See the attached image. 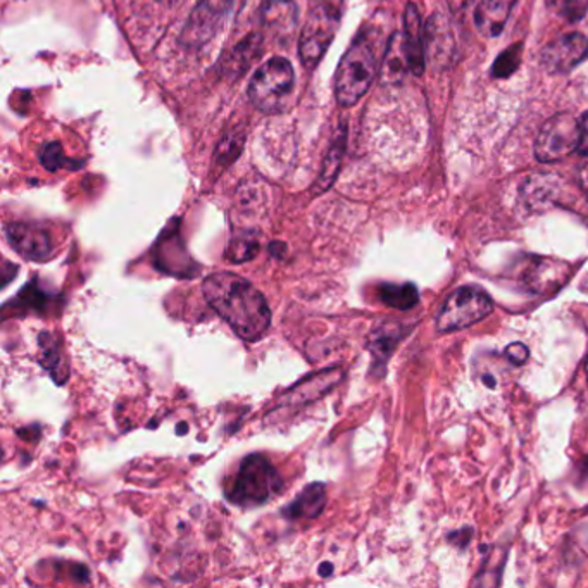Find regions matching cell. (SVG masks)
I'll list each match as a JSON object with an SVG mask.
<instances>
[{
  "label": "cell",
  "instance_id": "obj_30",
  "mask_svg": "<svg viewBox=\"0 0 588 588\" xmlns=\"http://www.w3.org/2000/svg\"><path fill=\"white\" fill-rule=\"evenodd\" d=\"M17 266L9 264L4 262V279H2V285H9V280L16 277Z\"/></svg>",
  "mask_w": 588,
  "mask_h": 588
},
{
  "label": "cell",
  "instance_id": "obj_22",
  "mask_svg": "<svg viewBox=\"0 0 588 588\" xmlns=\"http://www.w3.org/2000/svg\"><path fill=\"white\" fill-rule=\"evenodd\" d=\"M258 252V240L250 237V235H244V237L233 238L232 244L228 246V250H226V256H228V261L240 264V262H246L249 261V259H252Z\"/></svg>",
  "mask_w": 588,
  "mask_h": 588
},
{
  "label": "cell",
  "instance_id": "obj_23",
  "mask_svg": "<svg viewBox=\"0 0 588 588\" xmlns=\"http://www.w3.org/2000/svg\"><path fill=\"white\" fill-rule=\"evenodd\" d=\"M519 64V47L515 46L507 52L501 54V58L495 61L494 74L495 77H507L518 68Z\"/></svg>",
  "mask_w": 588,
  "mask_h": 588
},
{
  "label": "cell",
  "instance_id": "obj_7",
  "mask_svg": "<svg viewBox=\"0 0 588 588\" xmlns=\"http://www.w3.org/2000/svg\"><path fill=\"white\" fill-rule=\"evenodd\" d=\"M339 20V11L330 5H319L310 11L298 44V56L307 70H315L316 64L324 58L336 37Z\"/></svg>",
  "mask_w": 588,
  "mask_h": 588
},
{
  "label": "cell",
  "instance_id": "obj_19",
  "mask_svg": "<svg viewBox=\"0 0 588 588\" xmlns=\"http://www.w3.org/2000/svg\"><path fill=\"white\" fill-rule=\"evenodd\" d=\"M401 339L402 333L399 331V327L381 328V330L376 331L375 336H373L369 348H372L376 360H381L385 363Z\"/></svg>",
  "mask_w": 588,
  "mask_h": 588
},
{
  "label": "cell",
  "instance_id": "obj_1",
  "mask_svg": "<svg viewBox=\"0 0 588 588\" xmlns=\"http://www.w3.org/2000/svg\"><path fill=\"white\" fill-rule=\"evenodd\" d=\"M205 301L233 331L246 342H256L271 324V309L264 295L238 274L213 273L205 279Z\"/></svg>",
  "mask_w": 588,
  "mask_h": 588
},
{
  "label": "cell",
  "instance_id": "obj_11",
  "mask_svg": "<svg viewBox=\"0 0 588 588\" xmlns=\"http://www.w3.org/2000/svg\"><path fill=\"white\" fill-rule=\"evenodd\" d=\"M425 52L437 70H446L456 54V40L449 23L442 14H434L425 26Z\"/></svg>",
  "mask_w": 588,
  "mask_h": 588
},
{
  "label": "cell",
  "instance_id": "obj_17",
  "mask_svg": "<svg viewBox=\"0 0 588 588\" xmlns=\"http://www.w3.org/2000/svg\"><path fill=\"white\" fill-rule=\"evenodd\" d=\"M38 343H40L42 349V366L49 372L54 381H58L59 385L64 384L70 376V369H68V364H66L64 356L59 349L58 340L50 333H42L38 337Z\"/></svg>",
  "mask_w": 588,
  "mask_h": 588
},
{
  "label": "cell",
  "instance_id": "obj_13",
  "mask_svg": "<svg viewBox=\"0 0 588 588\" xmlns=\"http://www.w3.org/2000/svg\"><path fill=\"white\" fill-rule=\"evenodd\" d=\"M404 37L405 52H408L411 73L423 74L425 70V30H421V17L418 13L416 5L408 4L404 14Z\"/></svg>",
  "mask_w": 588,
  "mask_h": 588
},
{
  "label": "cell",
  "instance_id": "obj_26",
  "mask_svg": "<svg viewBox=\"0 0 588 588\" xmlns=\"http://www.w3.org/2000/svg\"><path fill=\"white\" fill-rule=\"evenodd\" d=\"M528 354H530V352H528L525 343L515 342L506 349L507 360L511 361V363L516 364V366L527 363Z\"/></svg>",
  "mask_w": 588,
  "mask_h": 588
},
{
  "label": "cell",
  "instance_id": "obj_32",
  "mask_svg": "<svg viewBox=\"0 0 588 588\" xmlns=\"http://www.w3.org/2000/svg\"><path fill=\"white\" fill-rule=\"evenodd\" d=\"M187 426H181V428L178 426V434H187Z\"/></svg>",
  "mask_w": 588,
  "mask_h": 588
},
{
  "label": "cell",
  "instance_id": "obj_18",
  "mask_svg": "<svg viewBox=\"0 0 588 588\" xmlns=\"http://www.w3.org/2000/svg\"><path fill=\"white\" fill-rule=\"evenodd\" d=\"M378 295H380V301L385 306L399 310L413 309L420 303V292L413 283H402V285L384 283Z\"/></svg>",
  "mask_w": 588,
  "mask_h": 588
},
{
  "label": "cell",
  "instance_id": "obj_3",
  "mask_svg": "<svg viewBox=\"0 0 588 588\" xmlns=\"http://www.w3.org/2000/svg\"><path fill=\"white\" fill-rule=\"evenodd\" d=\"M283 491L279 470L262 454H250L238 468L228 498L240 507H258L270 503Z\"/></svg>",
  "mask_w": 588,
  "mask_h": 588
},
{
  "label": "cell",
  "instance_id": "obj_6",
  "mask_svg": "<svg viewBox=\"0 0 588 588\" xmlns=\"http://www.w3.org/2000/svg\"><path fill=\"white\" fill-rule=\"evenodd\" d=\"M580 119L569 113L552 116L543 124L536 142V157L540 163H557L580 148Z\"/></svg>",
  "mask_w": 588,
  "mask_h": 588
},
{
  "label": "cell",
  "instance_id": "obj_14",
  "mask_svg": "<svg viewBox=\"0 0 588 588\" xmlns=\"http://www.w3.org/2000/svg\"><path fill=\"white\" fill-rule=\"evenodd\" d=\"M298 11L294 0H266L261 8L262 26L277 37H289L297 25Z\"/></svg>",
  "mask_w": 588,
  "mask_h": 588
},
{
  "label": "cell",
  "instance_id": "obj_27",
  "mask_svg": "<svg viewBox=\"0 0 588 588\" xmlns=\"http://www.w3.org/2000/svg\"><path fill=\"white\" fill-rule=\"evenodd\" d=\"M580 148H578V152L588 155V113L580 119Z\"/></svg>",
  "mask_w": 588,
  "mask_h": 588
},
{
  "label": "cell",
  "instance_id": "obj_4",
  "mask_svg": "<svg viewBox=\"0 0 588 588\" xmlns=\"http://www.w3.org/2000/svg\"><path fill=\"white\" fill-rule=\"evenodd\" d=\"M295 73L291 62L283 58H273L266 61L249 83V98L256 109L274 115L282 113L292 92H294Z\"/></svg>",
  "mask_w": 588,
  "mask_h": 588
},
{
  "label": "cell",
  "instance_id": "obj_10",
  "mask_svg": "<svg viewBox=\"0 0 588 588\" xmlns=\"http://www.w3.org/2000/svg\"><path fill=\"white\" fill-rule=\"evenodd\" d=\"M5 238L9 246L30 261H46L54 250L49 233L33 223H9Z\"/></svg>",
  "mask_w": 588,
  "mask_h": 588
},
{
  "label": "cell",
  "instance_id": "obj_24",
  "mask_svg": "<svg viewBox=\"0 0 588 588\" xmlns=\"http://www.w3.org/2000/svg\"><path fill=\"white\" fill-rule=\"evenodd\" d=\"M554 4L569 21L581 20L588 9V0H554Z\"/></svg>",
  "mask_w": 588,
  "mask_h": 588
},
{
  "label": "cell",
  "instance_id": "obj_34",
  "mask_svg": "<svg viewBox=\"0 0 588 588\" xmlns=\"http://www.w3.org/2000/svg\"><path fill=\"white\" fill-rule=\"evenodd\" d=\"M587 376H588V360H587Z\"/></svg>",
  "mask_w": 588,
  "mask_h": 588
},
{
  "label": "cell",
  "instance_id": "obj_2",
  "mask_svg": "<svg viewBox=\"0 0 588 588\" xmlns=\"http://www.w3.org/2000/svg\"><path fill=\"white\" fill-rule=\"evenodd\" d=\"M378 71V56L373 38L368 33H361L352 42L348 52L337 68L336 97L342 107H352L360 103L363 95L369 91Z\"/></svg>",
  "mask_w": 588,
  "mask_h": 588
},
{
  "label": "cell",
  "instance_id": "obj_25",
  "mask_svg": "<svg viewBox=\"0 0 588 588\" xmlns=\"http://www.w3.org/2000/svg\"><path fill=\"white\" fill-rule=\"evenodd\" d=\"M40 161L49 172L61 168L62 164H64V155H62L61 145H59V143H49V145L44 149V152H42Z\"/></svg>",
  "mask_w": 588,
  "mask_h": 588
},
{
  "label": "cell",
  "instance_id": "obj_20",
  "mask_svg": "<svg viewBox=\"0 0 588 588\" xmlns=\"http://www.w3.org/2000/svg\"><path fill=\"white\" fill-rule=\"evenodd\" d=\"M343 145H345V139H343L342 136L340 139L336 140L333 148L328 152V160L327 163H325L324 172H321V176L318 178V184H316L318 192H325V190L333 184V180H336L337 173H339L340 169V161H342Z\"/></svg>",
  "mask_w": 588,
  "mask_h": 588
},
{
  "label": "cell",
  "instance_id": "obj_29",
  "mask_svg": "<svg viewBox=\"0 0 588 588\" xmlns=\"http://www.w3.org/2000/svg\"><path fill=\"white\" fill-rule=\"evenodd\" d=\"M578 181H580L581 190L588 196V161L581 164L580 173H578Z\"/></svg>",
  "mask_w": 588,
  "mask_h": 588
},
{
  "label": "cell",
  "instance_id": "obj_12",
  "mask_svg": "<svg viewBox=\"0 0 588 588\" xmlns=\"http://www.w3.org/2000/svg\"><path fill=\"white\" fill-rule=\"evenodd\" d=\"M518 0H477L474 25L485 37L501 35Z\"/></svg>",
  "mask_w": 588,
  "mask_h": 588
},
{
  "label": "cell",
  "instance_id": "obj_9",
  "mask_svg": "<svg viewBox=\"0 0 588 588\" xmlns=\"http://www.w3.org/2000/svg\"><path fill=\"white\" fill-rule=\"evenodd\" d=\"M588 58V40L581 33H568L549 44L540 54V64L549 73H568Z\"/></svg>",
  "mask_w": 588,
  "mask_h": 588
},
{
  "label": "cell",
  "instance_id": "obj_5",
  "mask_svg": "<svg viewBox=\"0 0 588 588\" xmlns=\"http://www.w3.org/2000/svg\"><path fill=\"white\" fill-rule=\"evenodd\" d=\"M494 309L491 295L479 286H462L447 297L437 319L442 333L462 330L480 324Z\"/></svg>",
  "mask_w": 588,
  "mask_h": 588
},
{
  "label": "cell",
  "instance_id": "obj_8",
  "mask_svg": "<svg viewBox=\"0 0 588 588\" xmlns=\"http://www.w3.org/2000/svg\"><path fill=\"white\" fill-rule=\"evenodd\" d=\"M230 9L232 0H201L181 32V44L188 49H197L208 44L223 25Z\"/></svg>",
  "mask_w": 588,
  "mask_h": 588
},
{
  "label": "cell",
  "instance_id": "obj_16",
  "mask_svg": "<svg viewBox=\"0 0 588 588\" xmlns=\"http://www.w3.org/2000/svg\"><path fill=\"white\" fill-rule=\"evenodd\" d=\"M408 71H411L408 52H405L404 37L402 33H396L388 42L387 52L381 62V82L399 83L404 80Z\"/></svg>",
  "mask_w": 588,
  "mask_h": 588
},
{
  "label": "cell",
  "instance_id": "obj_33",
  "mask_svg": "<svg viewBox=\"0 0 588 588\" xmlns=\"http://www.w3.org/2000/svg\"><path fill=\"white\" fill-rule=\"evenodd\" d=\"M157 2H172V0H157Z\"/></svg>",
  "mask_w": 588,
  "mask_h": 588
},
{
  "label": "cell",
  "instance_id": "obj_31",
  "mask_svg": "<svg viewBox=\"0 0 588 588\" xmlns=\"http://www.w3.org/2000/svg\"><path fill=\"white\" fill-rule=\"evenodd\" d=\"M331 573H333V566L330 563H324L319 566V575L324 576V578L330 576Z\"/></svg>",
  "mask_w": 588,
  "mask_h": 588
},
{
  "label": "cell",
  "instance_id": "obj_28",
  "mask_svg": "<svg viewBox=\"0 0 588 588\" xmlns=\"http://www.w3.org/2000/svg\"><path fill=\"white\" fill-rule=\"evenodd\" d=\"M471 0H449V8L454 14L464 13V9L468 8Z\"/></svg>",
  "mask_w": 588,
  "mask_h": 588
},
{
  "label": "cell",
  "instance_id": "obj_15",
  "mask_svg": "<svg viewBox=\"0 0 588 588\" xmlns=\"http://www.w3.org/2000/svg\"><path fill=\"white\" fill-rule=\"evenodd\" d=\"M327 506V486L324 483H310L301 494L283 509V515L292 521L316 519Z\"/></svg>",
  "mask_w": 588,
  "mask_h": 588
},
{
  "label": "cell",
  "instance_id": "obj_21",
  "mask_svg": "<svg viewBox=\"0 0 588 588\" xmlns=\"http://www.w3.org/2000/svg\"><path fill=\"white\" fill-rule=\"evenodd\" d=\"M54 295L47 294L46 291H42L40 286L35 283H30L20 295L16 297V306H20L23 310H42L46 309L47 304L52 301Z\"/></svg>",
  "mask_w": 588,
  "mask_h": 588
}]
</instances>
